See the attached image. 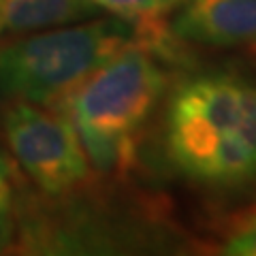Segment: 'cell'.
I'll return each instance as SVG.
<instances>
[{"instance_id":"5","label":"cell","mask_w":256,"mask_h":256,"mask_svg":"<svg viewBox=\"0 0 256 256\" xmlns=\"http://www.w3.org/2000/svg\"><path fill=\"white\" fill-rule=\"evenodd\" d=\"M169 30L182 43L256 47V0H186L173 11Z\"/></svg>"},{"instance_id":"7","label":"cell","mask_w":256,"mask_h":256,"mask_svg":"<svg viewBox=\"0 0 256 256\" xmlns=\"http://www.w3.org/2000/svg\"><path fill=\"white\" fill-rule=\"evenodd\" d=\"M100 11L128 20L139 26L166 24V18L186 0H90Z\"/></svg>"},{"instance_id":"6","label":"cell","mask_w":256,"mask_h":256,"mask_svg":"<svg viewBox=\"0 0 256 256\" xmlns=\"http://www.w3.org/2000/svg\"><path fill=\"white\" fill-rule=\"evenodd\" d=\"M98 13L100 9L90 0H0V26L11 34L77 24Z\"/></svg>"},{"instance_id":"10","label":"cell","mask_w":256,"mask_h":256,"mask_svg":"<svg viewBox=\"0 0 256 256\" xmlns=\"http://www.w3.org/2000/svg\"><path fill=\"white\" fill-rule=\"evenodd\" d=\"M13 178H15L13 160L0 150V192H11Z\"/></svg>"},{"instance_id":"9","label":"cell","mask_w":256,"mask_h":256,"mask_svg":"<svg viewBox=\"0 0 256 256\" xmlns=\"http://www.w3.org/2000/svg\"><path fill=\"white\" fill-rule=\"evenodd\" d=\"M15 233V214L11 192H0V252L13 242Z\"/></svg>"},{"instance_id":"3","label":"cell","mask_w":256,"mask_h":256,"mask_svg":"<svg viewBox=\"0 0 256 256\" xmlns=\"http://www.w3.org/2000/svg\"><path fill=\"white\" fill-rule=\"evenodd\" d=\"M130 43H143V32L122 18L30 32L0 47V100L58 107L92 70Z\"/></svg>"},{"instance_id":"1","label":"cell","mask_w":256,"mask_h":256,"mask_svg":"<svg viewBox=\"0 0 256 256\" xmlns=\"http://www.w3.org/2000/svg\"><path fill=\"white\" fill-rule=\"evenodd\" d=\"M166 152L186 178L218 188L256 180V84L203 75L182 84L166 109Z\"/></svg>"},{"instance_id":"8","label":"cell","mask_w":256,"mask_h":256,"mask_svg":"<svg viewBox=\"0 0 256 256\" xmlns=\"http://www.w3.org/2000/svg\"><path fill=\"white\" fill-rule=\"evenodd\" d=\"M220 254L256 256V207L242 212L228 222L222 230Z\"/></svg>"},{"instance_id":"4","label":"cell","mask_w":256,"mask_h":256,"mask_svg":"<svg viewBox=\"0 0 256 256\" xmlns=\"http://www.w3.org/2000/svg\"><path fill=\"white\" fill-rule=\"evenodd\" d=\"M2 132L13 160L47 194H68L90 180L92 166L64 111L22 100L4 102Z\"/></svg>"},{"instance_id":"2","label":"cell","mask_w":256,"mask_h":256,"mask_svg":"<svg viewBox=\"0 0 256 256\" xmlns=\"http://www.w3.org/2000/svg\"><path fill=\"white\" fill-rule=\"evenodd\" d=\"M158 60L143 43L126 45L56 107L73 122L94 171L120 175L137 162L139 130L169 86Z\"/></svg>"},{"instance_id":"11","label":"cell","mask_w":256,"mask_h":256,"mask_svg":"<svg viewBox=\"0 0 256 256\" xmlns=\"http://www.w3.org/2000/svg\"><path fill=\"white\" fill-rule=\"evenodd\" d=\"M0 34H2V26H0Z\"/></svg>"}]
</instances>
